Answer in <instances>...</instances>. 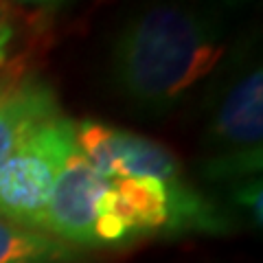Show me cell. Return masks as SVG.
<instances>
[{
	"mask_svg": "<svg viewBox=\"0 0 263 263\" xmlns=\"http://www.w3.org/2000/svg\"><path fill=\"white\" fill-rule=\"evenodd\" d=\"M246 0H134L110 42L108 79L145 117L180 108L237 42Z\"/></svg>",
	"mask_w": 263,
	"mask_h": 263,
	"instance_id": "cell-1",
	"label": "cell"
},
{
	"mask_svg": "<svg viewBox=\"0 0 263 263\" xmlns=\"http://www.w3.org/2000/svg\"><path fill=\"white\" fill-rule=\"evenodd\" d=\"M202 174L213 182H239L261 174L263 72L259 46L239 40L206 79Z\"/></svg>",
	"mask_w": 263,
	"mask_h": 263,
	"instance_id": "cell-2",
	"label": "cell"
},
{
	"mask_svg": "<svg viewBox=\"0 0 263 263\" xmlns=\"http://www.w3.org/2000/svg\"><path fill=\"white\" fill-rule=\"evenodd\" d=\"M72 152V119L57 114L40 125L0 169V217L42 230L53 186Z\"/></svg>",
	"mask_w": 263,
	"mask_h": 263,
	"instance_id": "cell-3",
	"label": "cell"
},
{
	"mask_svg": "<svg viewBox=\"0 0 263 263\" xmlns=\"http://www.w3.org/2000/svg\"><path fill=\"white\" fill-rule=\"evenodd\" d=\"M108 184L110 180L97 174L75 149L68 156L53 186L42 230L72 248H97L95 221L99 202H101V195L105 193Z\"/></svg>",
	"mask_w": 263,
	"mask_h": 263,
	"instance_id": "cell-4",
	"label": "cell"
},
{
	"mask_svg": "<svg viewBox=\"0 0 263 263\" xmlns=\"http://www.w3.org/2000/svg\"><path fill=\"white\" fill-rule=\"evenodd\" d=\"M62 114L55 90L40 77L11 81L0 99V169L40 125Z\"/></svg>",
	"mask_w": 263,
	"mask_h": 263,
	"instance_id": "cell-5",
	"label": "cell"
},
{
	"mask_svg": "<svg viewBox=\"0 0 263 263\" xmlns=\"http://www.w3.org/2000/svg\"><path fill=\"white\" fill-rule=\"evenodd\" d=\"M105 202L125 226L129 241L171 235L169 193L156 178H117L105 189Z\"/></svg>",
	"mask_w": 263,
	"mask_h": 263,
	"instance_id": "cell-6",
	"label": "cell"
},
{
	"mask_svg": "<svg viewBox=\"0 0 263 263\" xmlns=\"http://www.w3.org/2000/svg\"><path fill=\"white\" fill-rule=\"evenodd\" d=\"M114 164L117 178H156L164 186L184 182V169L169 147L114 127Z\"/></svg>",
	"mask_w": 263,
	"mask_h": 263,
	"instance_id": "cell-7",
	"label": "cell"
},
{
	"mask_svg": "<svg viewBox=\"0 0 263 263\" xmlns=\"http://www.w3.org/2000/svg\"><path fill=\"white\" fill-rule=\"evenodd\" d=\"M79 254L44 230L0 217V263H77Z\"/></svg>",
	"mask_w": 263,
	"mask_h": 263,
	"instance_id": "cell-8",
	"label": "cell"
},
{
	"mask_svg": "<svg viewBox=\"0 0 263 263\" xmlns=\"http://www.w3.org/2000/svg\"><path fill=\"white\" fill-rule=\"evenodd\" d=\"M230 200H233V204H237V209H241L246 215H248V219L254 226L261 228L263 215H261V180H259V176L233 182Z\"/></svg>",
	"mask_w": 263,
	"mask_h": 263,
	"instance_id": "cell-9",
	"label": "cell"
},
{
	"mask_svg": "<svg viewBox=\"0 0 263 263\" xmlns=\"http://www.w3.org/2000/svg\"><path fill=\"white\" fill-rule=\"evenodd\" d=\"M15 29L9 18V9L5 7V0H0V68H5L11 55Z\"/></svg>",
	"mask_w": 263,
	"mask_h": 263,
	"instance_id": "cell-10",
	"label": "cell"
},
{
	"mask_svg": "<svg viewBox=\"0 0 263 263\" xmlns=\"http://www.w3.org/2000/svg\"><path fill=\"white\" fill-rule=\"evenodd\" d=\"M9 3L24 11H31L37 18H48V15L62 11L64 7H68L72 0H9Z\"/></svg>",
	"mask_w": 263,
	"mask_h": 263,
	"instance_id": "cell-11",
	"label": "cell"
},
{
	"mask_svg": "<svg viewBox=\"0 0 263 263\" xmlns=\"http://www.w3.org/2000/svg\"><path fill=\"white\" fill-rule=\"evenodd\" d=\"M9 84H11V81H9ZM9 84H0V99H3V95H5V90H7V86H9Z\"/></svg>",
	"mask_w": 263,
	"mask_h": 263,
	"instance_id": "cell-12",
	"label": "cell"
}]
</instances>
